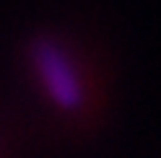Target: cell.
Returning a JSON list of instances; mask_svg holds the SVG:
<instances>
[{
	"mask_svg": "<svg viewBox=\"0 0 161 158\" xmlns=\"http://www.w3.org/2000/svg\"><path fill=\"white\" fill-rule=\"evenodd\" d=\"M31 67L47 96L65 112L83 106V83L70 55L52 39H39L31 47Z\"/></svg>",
	"mask_w": 161,
	"mask_h": 158,
	"instance_id": "1",
	"label": "cell"
}]
</instances>
